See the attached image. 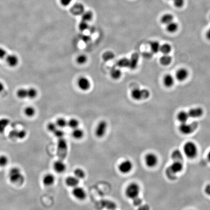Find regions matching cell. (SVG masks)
<instances>
[{"mask_svg":"<svg viewBox=\"0 0 210 210\" xmlns=\"http://www.w3.org/2000/svg\"><path fill=\"white\" fill-rule=\"evenodd\" d=\"M140 192V187L139 185L136 183H133L129 184L127 186L125 191V194L127 198L129 199H136L138 197Z\"/></svg>","mask_w":210,"mask_h":210,"instance_id":"obj_1","label":"cell"},{"mask_svg":"<svg viewBox=\"0 0 210 210\" xmlns=\"http://www.w3.org/2000/svg\"><path fill=\"white\" fill-rule=\"evenodd\" d=\"M183 150L186 156L190 159H194L198 154L197 146L192 142L186 143L184 145Z\"/></svg>","mask_w":210,"mask_h":210,"instance_id":"obj_2","label":"cell"},{"mask_svg":"<svg viewBox=\"0 0 210 210\" xmlns=\"http://www.w3.org/2000/svg\"><path fill=\"white\" fill-rule=\"evenodd\" d=\"M57 155L60 160H63L67 156L68 145L64 138L59 139L57 145Z\"/></svg>","mask_w":210,"mask_h":210,"instance_id":"obj_3","label":"cell"},{"mask_svg":"<svg viewBox=\"0 0 210 210\" xmlns=\"http://www.w3.org/2000/svg\"><path fill=\"white\" fill-rule=\"evenodd\" d=\"M149 91L146 89H140L136 88L131 91V96L135 100L146 99L150 96Z\"/></svg>","mask_w":210,"mask_h":210,"instance_id":"obj_4","label":"cell"},{"mask_svg":"<svg viewBox=\"0 0 210 210\" xmlns=\"http://www.w3.org/2000/svg\"><path fill=\"white\" fill-rule=\"evenodd\" d=\"M8 177L10 181L12 183H22L24 179L21 170L17 167H14L10 169Z\"/></svg>","mask_w":210,"mask_h":210,"instance_id":"obj_5","label":"cell"},{"mask_svg":"<svg viewBox=\"0 0 210 210\" xmlns=\"http://www.w3.org/2000/svg\"><path fill=\"white\" fill-rule=\"evenodd\" d=\"M198 124L196 122H193L190 124L187 123H181L179 127V130L180 132L183 134L188 135L193 132L198 128Z\"/></svg>","mask_w":210,"mask_h":210,"instance_id":"obj_6","label":"cell"},{"mask_svg":"<svg viewBox=\"0 0 210 210\" xmlns=\"http://www.w3.org/2000/svg\"><path fill=\"white\" fill-rule=\"evenodd\" d=\"M107 124L105 121H101L97 124L95 130V134L99 138L105 136L107 130Z\"/></svg>","mask_w":210,"mask_h":210,"instance_id":"obj_7","label":"cell"},{"mask_svg":"<svg viewBox=\"0 0 210 210\" xmlns=\"http://www.w3.org/2000/svg\"><path fill=\"white\" fill-rule=\"evenodd\" d=\"M133 168L132 162L130 161V160H124L122 162L120 163L118 166V169L119 171L121 173L126 174L129 173L131 171Z\"/></svg>","mask_w":210,"mask_h":210,"instance_id":"obj_8","label":"cell"},{"mask_svg":"<svg viewBox=\"0 0 210 210\" xmlns=\"http://www.w3.org/2000/svg\"><path fill=\"white\" fill-rule=\"evenodd\" d=\"M72 194L74 198L79 200H85L87 196L85 190L83 188L78 186L73 188Z\"/></svg>","mask_w":210,"mask_h":210,"instance_id":"obj_9","label":"cell"},{"mask_svg":"<svg viewBox=\"0 0 210 210\" xmlns=\"http://www.w3.org/2000/svg\"><path fill=\"white\" fill-rule=\"evenodd\" d=\"M145 162L147 166L150 168H153L157 165L158 158L156 155L154 153H149L145 156Z\"/></svg>","mask_w":210,"mask_h":210,"instance_id":"obj_10","label":"cell"},{"mask_svg":"<svg viewBox=\"0 0 210 210\" xmlns=\"http://www.w3.org/2000/svg\"><path fill=\"white\" fill-rule=\"evenodd\" d=\"M26 135H27V133L24 129L19 130L17 129H14L9 132L8 136L9 138L13 139H23L26 137Z\"/></svg>","mask_w":210,"mask_h":210,"instance_id":"obj_11","label":"cell"},{"mask_svg":"<svg viewBox=\"0 0 210 210\" xmlns=\"http://www.w3.org/2000/svg\"><path fill=\"white\" fill-rule=\"evenodd\" d=\"M79 88L83 91H87L90 89L91 86L90 81L87 78L81 77L78 81Z\"/></svg>","mask_w":210,"mask_h":210,"instance_id":"obj_12","label":"cell"},{"mask_svg":"<svg viewBox=\"0 0 210 210\" xmlns=\"http://www.w3.org/2000/svg\"><path fill=\"white\" fill-rule=\"evenodd\" d=\"M66 166L63 162V160H59L55 162L53 164V169L57 173H64L66 169Z\"/></svg>","mask_w":210,"mask_h":210,"instance_id":"obj_13","label":"cell"},{"mask_svg":"<svg viewBox=\"0 0 210 210\" xmlns=\"http://www.w3.org/2000/svg\"><path fill=\"white\" fill-rule=\"evenodd\" d=\"M6 62L9 66L15 67L19 63V58L14 54L7 55L6 57Z\"/></svg>","mask_w":210,"mask_h":210,"instance_id":"obj_14","label":"cell"},{"mask_svg":"<svg viewBox=\"0 0 210 210\" xmlns=\"http://www.w3.org/2000/svg\"><path fill=\"white\" fill-rule=\"evenodd\" d=\"M189 117L192 118H198L200 117L203 114V110L200 107H194L190 109L188 112Z\"/></svg>","mask_w":210,"mask_h":210,"instance_id":"obj_15","label":"cell"},{"mask_svg":"<svg viewBox=\"0 0 210 210\" xmlns=\"http://www.w3.org/2000/svg\"><path fill=\"white\" fill-rule=\"evenodd\" d=\"M139 61V55L137 53H134L129 59V68L131 70H135L137 68Z\"/></svg>","mask_w":210,"mask_h":210,"instance_id":"obj_16","label":"cell"},{"mask_svg":"<svg viewBox=\"0 0 210 210\" xmlns=\"http://www.w3.org/2000/svg\"><path fill=\"white\" fill-rule=\"evenodd\" d=\"M189 75L188 70L185 68H180L176 72V78L179 81H183L187 78Z\"/></svg>","mask_w":210,"mask_h":210,"instance_id":"obj_17","label":"cell"},{"mask_svg":"<svg viewBox=\"0 0 210 210\" xmlns=\"http://www.w3.org/2000/svg\"><path fill=\"white\" fill-rule=\"evenodd\" d=\"M79 179L75 176H69L66 178L65 183L70 187L74 188L78 185Z\"/></svg>","mask_w":210,"mask_h":210,"instance_id":"obj_18","label":"cell"},{"mask_svg":"<svg viewBox=\"0 0 210 210\" xmlns=\"http://www.w3.org/2000/svg\"><path fill=\"white\" fill-rule=\"evenodd\" d=\"M55 182V177L51 174H47L44 176L42 182L46 186H50L54 184Z\"/></svg>","mask_w":210,"mask_h":210,"instance_id":"obj_19","label":"cell"},{"mask_svg":"<svg viewBox=\"0 0 210 210\" xmlns=\"http://www.w3.org/2000/svg\"><path fill=\"white\" fill-rule=\"evenodd\" d=\"M163 82L166 87L170 88L172 87L175 82L174 78L171 74H166L163 78Z\"/></svg>","mask_w":210,"mask_h":210,"instance_id":"obj_20","label":"cell"},{"mask_svg":"<svg viewBox=\"0 0 210 210\" xmlns=\"http://www.w3.org/2000/svg\"><path fill=\"white\" fill-rule=\"evenodd\" d=\"M171 171L174 173H177L182 171L183 169V165L180 162L175 161L170 167Z\"/></svg>","mask_w":210,"mask_h":210,"instance_id":"obj_21","label":"cell"},{"mask_svg":"<svg viewBox=\"0 0 210 210\" xmlns=\"http://www.w3.org/2000/svg\"><path fill=\"white\" fill-rule=\"evenodd\" d=\"M189 118L188 113L185 111H181L177 115V119L181 123L187 122Z\"/></svg>","mask_w":210,"mask_h":210,"instance_id":"obj_22","label":"cell"},{"mask_svg":"<svg viewBox=\"0 0 210 210\" xmlns=\"http://www.w3.org/2000/svg\"><path fill=\"white\" fill-rule=\"evenodd\" d=\"M84 132L83 130L80 129L79 128H78L73 129L72 131V136L75 139H81L84 137Z\"/></svg>","mask_w":210,"mask_h":210,"instance_id":"obj_23","label":"cell"},{"mask_svg":"<svg viewBox=\"0 0 210 210\" xmlns=\"http://www.w3.org/2000/svg\"><path fill=\"white\" fill-rule=\"evenodd\" d=\"M10 124V120L6 118H3L0 119V133L5 132L7 127Z\"/></svg>","mask_w":210,"mask_h":210,"instance_id":"obj_24","label":"cell"},{"mask_svg":"<svg viewBox=\"0 0 210 210\" xmlns=\"http://www.w3.org/2000/svg\"><path fill=\"white\" fill-rule=\"evenodd\" d=\"M172 61V58L169 55H163L160 58V63L163 66H168L171 64Z\"/></svg>","mask_w":210,"mask_h":210,"instance_id":"obj_25","label":"cell"},{"mask_svg":"<svg viewBox=\"0 0 210 210\" xmlns=\"http://www.w3.org/2000/svg\"><path fill=\"white\" fill-rule=\"evenodd\" d=\"M160 43L157 41H152L150 43V47L152 54H157L160 51Z\"/></svg>","mask_w":210,"mask_h":210,"instance_id":"obj_26","label":"cell"},{"mask_svg":"<svg viewBox=\"0 0 210 210\" xmlns=\"http://www.w3.org/2000/svg\"><path fill=\"white\" fill-rule=\"evenodd\" d=\"M129 59L127 58H121L116 62L117 67L121 68L129 67Z\"/></svg>","mask_w":210,"mask_h":210,"instance_id":"obj_27","label":"cell"},{"mask_svg":"<svg viewBox=\"0 0 210 210\" xmlns=\"http://www.w3.org/2000/svg\"><path fill=\"white\" fill-rule=\"evenodd\" d=\"M111 75L113 79L117 80V79L120 78L121 76H122V72L119 69L114 68L112 69V70H111Z\"/></svg>","mask_w":210,"mask_h":210,"instance_id":"obj_28","label":"cell"},{"mask_svg":"<svg viewBox=\"0 0 210 210\" xmlns=\"http://www.w3.org/2000/svg\"><path fill=\"white\" fill-rule=\"evenodd\" d=\"M172 50V47L168 44H163L161 45L160 51L163 55H168Z\"/></svg>","mask_w":210,"mask_h":210,"instance_id":"obj_29","label":"cell"},{"mask_svg":"<svg viewBox=\"0 0 210 210\" xmlns=\"http://www.w3.org/2000/svg\"><path fill=\"white\" fill-rule=\"evenodd\" d=\"M178 29V24L175 22H172L166 25V30L169 33H174Z\"/></svg>","mask_w":210,"mask_h":210,"instance_id":"obj_30","label":"cell"},{"mask_svg":"<svg viewBox=\"0 0 210 210\" xmlns=\"http://www.w3.org/2000/svg\"><path fill=\"white\" fill-rule=\"evenodd\" d=\"M173 16L172 15L169 14V13H167V14L163 15L162 17L161 21L163 24H166L167 25L171 22H173Z\"/></svg>","mask_w":210,"mask_h":210,"instance_id":"obj_31","label":"cell"},{"mask_svg":"<svg viewBox=\"0 0 210 210\" xmlns=\"http://www.w3.org/2000/svg\"><path fill=\"white\" fill-rule=\"evenodd\" d=\"M81 18H82V21L88 23V22H90V21H91V19H93V13L91 12L90 11H87L86 12H84L82 14Z\"/></svg>","mask_w":210,"mask_h":210,"instance_id":"obj_32","label":"cell"},{"mask_svg":"<svg viewBox=\"0 0 210 210\" xmlns=\"http://www.w3.org/2000/svg\"><path fill=\"white\" fill-rule=\"evenodd\" d=\"M74 176L80 180V179H83L86 176V174L82 169L78 168L74 170Z\"/></svg>","mask_w":210,"mask_h":210,"instance_id":"obj_33","label":"cell"},{"mask_svg":"<svg viewBox=\"0 0 210 210\" xmlns=\"http://www.w3.org/2000/svg\"><path fill=\"white\" fill-rule=\"evenodd\" d=\"M79 125V123L78 120L74 118H72L67 122V126L73 129L78 128Z\"/></svg>","mask_w":210,"mask_h":210,"instance_id":"obj_34","label":"cell"},{"mask_svg":"<svg viewBox=\"0 0 210 210\" xmlns=\"http://www.w3.org/2000/svg\"><path fill=\"white\" fill-rule=\"evenodd\" d=\"M27 98L29 99H34L37 97L38 95V91L37 90L34 88H30L27 89Z\"/></svg>","mask_w":210,"mask_h":210,"instance_id":"obj_35","label":"cell"},{"mask_svg":"<svg viewBox=\"0 0 210 210\" xmlns=\"http://www.w3.org/2000/svg\"><path fill=\"white\" fill-rule=\"evenodd\" d=\"M17 95L20 99H25L27 98V89L21 88L17 91Z\"/></svg>","mask_w":210,"mask_h":210,"instance_id":"obj_36","label":"cell"},{"mask_svg":"<svg viewBox=\"0 0 210 210\" xmlns=\"http://www.w3.org/2000/svg\"><path fill=\"white\" fill-rule=\"evenodd\" d=\"M73 11L74 14H78V15H79V14H82L84 12V8L83 6L82 5H81V4H78V5H75V6H74L73 7Z\"/></svg>","mask_w":210,"mask_h":210,"instance_id":"obj_37","label":"cell"},{"mask_svg":"<svg viewBox=\"0 0 210 210\" xmlns=\"http://www.w3.org/2000/svg\"><path fill=\"white\" fill-rule=\"evenodd\" d=\"M36 111L34 108L32 107H27L24 110V113L27 116L31 117L35 114Z\"/></svg>","mask_w":210,"mask_h":210,"instance_id":"obj_38","label":"cell"},{"mask_svg":"<svg viewBox=\"0 0 210 210\" xmlns=\"http://www.w3.org/2000/svg\"><path fill=\"white\" fill-rule=\"evenodd\" d=\"M56 124L57 127L61 128H63L67 126V121L63 118H60L57 120Z\"/></svg>","mask_w":210,"mask_h":210,"instance_id":"obj_39","label":"cell"},{"mask_svg":"<svg viewBox=\"0 0 210 210\" xmlns=\"http://www.w3.org/2000/svg\"><path fill=\"white\" fill-rule=\"evenodd\" d=\"M115 55L112 52L108 51L105 52L103 55V60L105 61H111L114 58Z\"/></svg>","mask_w":210,"mask_h":210,"instance_id":"obj_40","label":"cell"},{"mask_svg":"<svg viewBox=\"0 0 210 210\" xmlns=\"http://www.w3.org/2000/svg\"><path fill=\"white\" fill-rule=\"evenodd\" d=\"M172 157L174 160H175V161H178V160H180L182 158V153L180 151L176 150L172 154Z\"/></svg>","mask_w":210,"mask_h":210,"instance_id":"obj_41","label":"cell"},{"mask_svg":"<svg viewBox=\"0 0 210 210\" xmlns=\"http://www.w3.org/2000/svg\"><path fill=\"white\" fill-rule=\"evenodd\" d=\"M105 207L107 209L110 210H115L116 208V204L112 201H105Z\"/></svg>","mask_w":210,"mask_h":210,"instance_id":"obj_42","label":"cell"},{"mask_svg":"<svg viewBox=\"0 0 210 210\" xmlns=\"http://www.w3.org/2000/svg\"><path fill=\"white\" fill-rule=\"evenodd\" d=\"M88 58L87 56L84 55H81L79 56L77 58V62L79 64H84L86 63Z\"/></svg>","mask_w":210,"mask_h":210,"instance_id":"obj_43","label":"cell"},{"mask_svg":"<svg viewBox=\"0 0 210 210\" xmlns=\"http://www.w3.org/2000/svg\"><path fill=\"white\" fill-rule=\"evenodd\" d=\"M78 28L79 30L81 31H82V32L87 30L89 28L88 23L84 22V21H81V22L79 24Z\"/></svg>","mask_w":210,"mask_h":210,"instance_id":"obj_44","label":"cell"},{"mask_svg":"<svg viewBox=\"0 0 210 210\" xmlns=\"http://www.w3.org/2000/svg\"><path fill=\"white\" fill-rule=\"evenodd\" d=\"M47 129L51 132L54 133L57 129L56 124L54 123H49L47 126Z\"/></svg>","mask_w":210,"mask_h":210,"instance_id":"obj_45","label":"cell"},{"mask_svg":"<svg viewBox=\"0 0 210 210\" xmlns=\"http://www.w3.org/2000/svg\"><path fill=\"white\" fill-rule=\"evenodd\" d=\"M53 133H54V135H55L56 137H57V138H58V139H59L63 138L64 135H65L64 131L61 129H57Z\"/></svg>","mask_w":210,"mask_h":210,"instance_id":"obj_46","label":"cell"},{"mask_svg":"<svg viewBox=\"0 0 210 210\" xmlns=\"http://www.w3.org/2000/svg\"><path fill=\"white\" fill-rule=\"evenodd\" d=\"M8 160L7 158L5 156H0V167H5L8 163Z\"/></svg>","mask_w":210,"mask_h":210,"instance_id":"obj_47","label":"cell"},{"mask_svg":"<svg viewBox=\"0 0 210 210\" xmlns=\"http://www.w3.org/2000/svg\"><path fill=\"white\" fill-rule=\"evenodd\" d=\"M174 6L178 8L183 6L184 3V0H173Z\"/></svg>","mask_w":210,"mask_h":210,"instance_id":"obj_48","label":"cell"},{"mask_svg":"<svg viewBox=\"0 0 210 210\" xmlns=\"http://www.w3.org/2000/svg\"><path fill=\"white\" fill-rule=\"evenodd\" d=\"M7 56V52L4 48L0 47V60L4 59Z\"/></svg>","mask_w":210,"mask_h":210,"instance_id":"obj_49","label":"cell"},{"mask_svg":"<svg viewBox=\"0 0 210 210\" xmlns=\"http://www.w3.org/2000/svg\"><path fill=\"white\" fill-rule=\"evenodd\" d=\"M73 0H60L61 5L64 7L68 6L71 4Z\"/></svg>","mask_w":210,"mask_h":210,"instance_id":"obj_50","label":"cell"},{"mask_svg":"<svg viewBox=\"0 0 210 210\" xmlns=\"http://www.w3.org/2000/svg\"><path fill=\"white\" fill-rule=\"evenodd\" d=\"M134 200V204L135 205H138L140 204L141 203V200L140 199L139 200L138 197H137L136 199H133Z\"/></svg>","mask_w":210,"mask_h":210,"instance_id":"obj_51","label":"cell"},{"mask_svg":"<svg viewBox=\"0 0 210 210\" xmlns=\"http://www.w3.org/2000/svg\"><path fill=\"white\" fill-rule=\"evenodd\" d=\"M152 54H151V53H150V52H145L144 54V57L148 59V58H150L151 57H152Z\"/></svg>","mask_w":210,"mask_h":210,"instance_id":"obj_52","label":"cell"},{"mask_svg":"<svg viewBox=\"0 0 210 210\" xmlns=\"http://www.w3.org/2000/svg\"><path fill=\"white\" fill-rule=\"evenodd\" d=\"M205 191V193H206L207 194L210 195V185H207L206 186Z\"/></svg>","mask_w":210,"mask_h":210,"instance_id":"obj_53","label":"cell"},{"mask_svg":"<svg viewBox=\"0 0 210 210\" xmlns=\"http://www.w3.org/2000/svg\"><path fill=\"white\" fill-rule=\"evenodd\" d=\"M4 88H5V86H4V84L1 82H0V93H1L2 91H3Z\"/></svg>","mask_w":210,"mask_h":210,"instance_id":"obj_54","label":"cell"},{"mask_svg":"<svg viewBox=\"0 0 210 210\" xmlns=\"http://www.w3.org/2000/svg\"><path fill=\"white\" fill-rule=\"evenodd\" d=\"M206 36L207 39L210 40V28H209V30L207 31V32Z\"/></svg>","mask_w":210,"mask_h":210,"instance_id":"obj_55","label":"cell"},{"mask_svg":"<svg viewBox=\"0 0 210 210\" xmlns=\"http://www.w3.org/2000/svg\"><path fill=\"white\" fill-rule=\"evenodd\" d=\"M208 159L209 161L210 162V151H209V153L208 154Z\"/></svg>","mask_w":210,"mask_h":210,"instance_id":"obj_56","label":"cell"},{"mask_svg":"<svg viewBox=\"0 0 210 210\" xmlns=\"http://www.w3.org/2000/svg\"></svg>","mask_w":210,"mask_h":210,"instance_id":"obj_57","label":"cell"}]
</instances>
